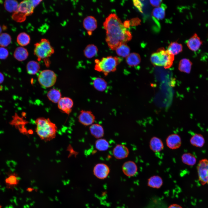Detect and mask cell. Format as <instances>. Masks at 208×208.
Instances as JSON below:
<instances>
[{"mask_svg": "<svg viewBox=\"0 0 208 208\" xmlns=\"http://www.w3.org/2000/svg\"><path fill=\"white\" fill-rule=\"evenodd\" d=\"M103 26L106 31V42L112 50H115L132 39L131 33L127 29L123 23L115 14H111L106 18Z\"/></svg>", "mask_w": 208, "mask_h": 208, "instance_id": "1", "label": "cell"}, {"mask_svg": "<svg viewBox=\"0 0 208 208\" xmlns=\"http://www.w3.org/2000/svg\"><path fill=\"white\" fill-rule=\"evenodd\" d=\"M35 123L36 132L42 140L45 141H50L55 138L57 128L49 118L40 117L37 118Z\"/></svg>", "mask_w": 208, "mask_h": 208, "instance_id": "2", "label": "cell"}, {"mask_svg": "<svg viewBox=\"0 0 208 208\" xmlns=\"http://www.w3.org/2000/svg\"><path fill=\"white\" fill-rule=\"evenodd\" d=\"M122 61L121 58L112 56L104 57L100 60L96 59L95 60L94 70L101 72L107 76L109 73L115 71Z\"/></svg>", "mask_w": 208, "mask_h": 208, "instance_id": "3", "label": "cell"}, {"mask_svg": "<svg viewBox=\"0 0 208 208\" xmlns=\"http://www.w3.org/2000/svg\"><path fill=\"white\" fill-rule=\"evenodd\" d=\"M174 59V55L164 48H161L151 55L150 60L154 65L168 68L172 65Z\"/></svg>", "mask_w": 208, "mask_h": 208, "instance_id": "4", "label": "cell"}, {"mask_svg": "<svg viewBox=\"0 0 208 208\" xmlns=\"http://www.w3.org/2000/svg\"><path fill=\"white\" fill-rule=\"evenodd\" d=\"M54 52V50L51 46L49 40L46 38H42L38 42L34 44V53L39 61L42 60H46V64L48 58Z\"/></svg>", "mask_w": 208, "mask_h": 208, "instance_id": "5", "label": "cell"}, {"mask_svg": "<svg viewBox=\"0 0 208 208\" xmlns=\"http://www.w3.org/2000/svg\"><path fill=\"white\" fill-rule=\"evenodd\" d=\"M34 8L31 0L23 1L19 3L17 9L12 14V18L16 22H23L27 16L32 14Z\"/></svg>", "mask_w": 208, "mask_h": 208, "instance_id": "6", "label": "cell"}, {"mask_svg": "<svg viewBox=\"0 0 208 208\" xmlns=\"http://www.w3.org/2000/svg\"><path fill=\"white\" fill-rule=\"evenodd\" d=\"M57 76L55 73L50 70H45L39 74L38 80L40 84L44 88L52 86L55 83Z\"/></svg>", "mask_w": 208, "mask_h": 208, "instance_id": "7", "label": "cell"}, {"mask_svg": "<svg viewBox=\"0 0 208 208\" xmlns=\"http://www.w3.org/2000/svg\"><path fill=\"white\" fill-rule=\"evenodd\" d=\"M199 180L203 185L208 184V160H200L197 167Z\"/></svg>", "mask_w": 208, "mask_h": 208, "instance_id": "8", "label": "cell"}, {"mask_svg": "<svg viewBox=\"0 0 208 208\" xmlns=\"http://www.w3.org/2000/svg\"><path fill=\"white\" fill-rule=\"evenodd\" d=\"M110 168L106 164L99 163L96 164L93 169L94 175L97 178L103 179L106 178L110 172Z\"/></svg>", "mask_w": 208, "mask_h": 208, "instance_id": "9", "label": "cell"}, {"mask_svg": "<svg viewBox=\"0 0 208 208\" xmlns=\"http://www.w3.org/2000/svg\"><path fill=\"white\" fill-rule=\"evenodd\" d=\"M78 118L79 122L81 124L88 126L93 124L95 117L91 111L82 110L80 112Z\"/></svg>", "mask_w": 208, "mask_h": 208, "instance_id": "10", "label": "cell"}, {"mask_svg": "<svg viewBox=\"0 0 208 208\" xmlns=\"http://www.w3.org/2000/svg\"><path fill=\"white\" fill-rule=\"evenodd\" d=\"M203 44L202 41L196 33H194L186 42L188 48L193 52H196L198 50Z\"/></svg>", "mask_w": 208, "mask_h": 208, "instance_id": "11", "label": "cell"}, {"mask_svg": "<svg viewBox=\"0 0 208 208\" xmlns=\"http://www.w3.org/2000/svg\"><path fill=\"white\" fill-rule=\"evenodd\" d=\"M73 105V100L68 97L61 98L58 103V108L63 112L69 114Z\"/></svg>", "mask_w": 208, "mask_h": 208, "instance_id": "12", "label": "cell"}, {"mask_svg": "<svg viewBox=\"0 0 208 208\" xmlns=\"http://www.w3.org/2000/svg\"><path fill=\"white\" fill-rule=\"evenodd\" d=\"M167 146L169 148L175 150L180 148L181 144V140L180 136L176 133L169 135L166 140Z\"/></svg>", "mask_w": 208, "mask_h": 208, "instance_id": "13", "label": "cell"}, {"mask_svg": "<svg viewBox=\"0 0 208 208\" xmlns=\"http://www.w3.org/2000/svg\"><path fill=\"white\" fill-rule=\"evenodd\" d=\"M122 170L125 175L127 177H131L137 173L138 167L135 162L131 161H128L123 164Z\"/></svg>", "mask_w": 208, "mask_h": 208, "instance_id": "14", "label": "cell"}, {"mask_svg": "<svg viewBox=\"0 0 208 208\" xmlns=\"http://www.w3.org/2000/svg\"><path fill=\"white\" fill-rule=\"evenodd\" d=\"M113 154L116 159H121L125 158L129 155V151L127 147L122 144L116 145L113 149Z\"/></svg>", "mask_w": 208, "mask_h": 208, "instance_id": "15", "label": "cell"}, {"mask_svg": "<svg viewBox=\"0 0 208 208\" xmlns=\"http://www.w3.org/2000/svg\"><path fill=\"white\" fill-rule=\"evenodd\" d=\"M83 26L87 31L89 35L92 34L93 31L97 27V21L93 16H89L85 18L83 21Z\"/></svg>", "mask_w": 208, "mask_h": 208, "instance_id": "16", "label": "cell"}, {"mask_svg": "<svg viewBox=\"0 0 208 208\" xmlns=\"http://www.w3.org/2000/svg\"><path fill=\"white\" fill-rule=\"evenodd\" d=\"M150 149L155 153H158L162 150L164 145L161 140L156 136L152 137L149 142Z\"/></svg>", "mask_w": 208, "mask_h": 208, "instance_id": "17", "label": "cell"}, {"mask_svg": "<svg viewBox=\"0 0 208 208\" xmlns=\"http://www.w3.org/2000/svg\"><path fill=\"white\" fill-rule=\"evenodd\" d=\"M89 130L91 134L96 138H101L104 136V129L103 127L99 124H92L90 127Z\"/></svg>", "mask_w": 208, "mask_h": 208, "instance_id": "18", "label": "cell"}, {"mask_svg": "<svg viewBox=\"0 0 208 208\" xmlns=\"http://www.w3.org/2000/svg\"><path fill=\"white\" fill-rule=\"evenodd\" d=\"M92 84L96 90L101 92L105 90L107 86V83L105 80L103 78L99 77L93 78Z\"/></svg>", "mask_w": 208, "mask_h": 208, "instance_id": "19", "label": "cell"}, {"mask_svg": "<svg viewBox=\"0 0 208 208\" xmlns=\"http://www.w3.org/2000/svg\"><path fill=\"white\" fill-rule=\"evenodd\" d=\"M14 58L19 61H23L27 58L29 53L27 50L23 47L16 48L14 53Z\"/></svg>", "mask_w": 208, "mask_h": 208, "instance_id": "20", "label": "cell"}, {"mask_svg": "<svg viewBox=\"0 0 208 208\" xmlns=\"http://www.w3.org/2000/svg\"><path fill=\"white\" fill-rule=\"evenodd\" d=\"M205 141L203 136L199 133L194 134L190 140V142L192 146L199 148H201L204 146Z\"/></svg>", "mask_w": 208, "mask_h": 208, "instance_id": "21", "label": "cell"}, {"mask_svg": "<svg viewBox=\"0 0 208 208\" xmlns=\"http://www.w3.org/2000/svg\"><path fill=\"white\" fill-rule=\"evenodd\" d=\"M141 58L139 55L136 53H132L126 57V62L127 65L130 66L138 65L140 62Z\"/></svg>", "mask_w": 208, "mask_h": 208, "instance_id": "22", "label": "cell"}, {"mask_svg": "<svg viewBox=\"0 0 208 208\" xmlns=\"http://www.w3.org/2000/svg\"><path fill=\"white\" fill-rule=\"evenodd\" d=\"M192 65V62L189 60L184 58L179 62V69L181 72L189 73L191 71Z\"/></svg>", "mask_w": 208, "mask_h": 208, "instance_id": "23", "label": "cell"}, {"mask_svg": "<svg viewBox=\"0 0 208 208\" xmlns=\"http://www.w3.org/2000/svg\"><path fill=\"white\" fill-rule=\"evenodd\" d=\"M163 181L161 177L158 175H154L149 178L148 181V186L155 188H159L163 184Z\"/></svg>", "mask_w": 208, "mask_h": 208, "instance_id": "24", "label": "cell"}, {"mask_svg": "<svg viewBox=\"0 0 208 208\" xmlns=\"http://www.w3.org/2000/svg\"><path fill=\"white\" fill-rule=\"evenodd\" d=\"M25 122L23 118L18 116L16 114L13 117V120L10 122V124L15 126L16 128H18L21 132H24L25 130L24 129V125L25 124Z\"/></svg>", "mask_w": 208, "mask_h": 208, "instance_id": "25", "label": "cell"}, {"mask_svg": "<svg viewBox=\"0 0 208 208\" xmlns=\"http://www.w3.org/2000/svg\"><path fill=\"white\" fill-rule=\"evenodd\" d=\"M181 159L183 163L189 166L195 165L196 162V159L195 156L189 153L183 154Z\"/></svg>", "mask_w": 208, "mask_h": 208, "instance_id": "26", "label": "cell"}, {"mask_svg": "<svg viewBox=\"0 0 208 208\" xmlns=\"http://www.w3.org/2000/svg\"><path fill=\"white\" fill-rule=\"evenodd\" d=\"M47 96L49 99L54 103H58L61 98V94L58 90L53 88L47 93Z\"/></svg>", "mask_w": 208, "mask_h": 208, "instance_id": "27", "label": "cell"}, {"mask_svg": "<svg viewBox=\"0 0 208 208\" xmlns=\"http://www.w3.org/2000/svg\"><path fill=\"white\" fill-rule=\"evenodd\" d=\"M19 179L17 175L15 173H12L9 175L6 179L5 182L7 187L12 188L17 185L19 183Z\"/></svg>", "mask_w": 208, "mask_h": 208, "instance_id": "28", "label": "cell"}, {"mask_svg": "<svg viewBox=\"0 0 208 208\" xmlns=\"http://www.w3.org/2000/svg\"><path fill=\"white\" fill-rule=\"evenodd\" d=\"M16 41L19 45L23 47L27 45L29 43L30 38L28 34L22 32L19 33L17 36Z\"/></svg>", "mask_w": 208, "mask_h": 208, "instance_id": "29", "label": "cell"}, {"mask_svg": "<svg viewBox=\"0 0 208 208\" xmlns=\"http://www.w3.org/2000/svg\"><path fill=\"white\" fill-rule=\"evenodd\" d=\"M39 64L36 61L31 60L26 65L27 73L30 75H35L38 72L40 69Z\"/></svg>", "mask_w": 208, "mask_h": 208, "instance_id": "30", "label": "cell"}, {"mask_svg": "<svg viewBox=\"0 0 208 208\" xmlns=\"http://www.w3.org/2000/svg\"><path fill=\"white\" fill-rule=\"evenodd\" d=\"M98 49L96 46L93 44L88 45L83 51L84 54L88 58H91L97 53Z\"/></svg>", "mask_w": 208, "mask_h": 208, "instance_id": "31", "label": "cell"}, {"mask_svg": "<svg viewBox=\"0 0 208 208\" xmlns=\"http://www.w3.org/2000/svg\"><path fill=\"white\" fill-rule=\"evenodd\" d=\"M19 3L14 0H7L4 1V6L5 10L10 12H14L17 10Z\"/></svg>", "mask_w": 208, "mask_h": 208, "instance_id": "32", "label": "cell"}, {"mask_svg": "<svg viewBox=\"0 0 208 208\" xmlns=\"http://www.w3.org/2000/svg\"><path fill=\"white\" fill-rule=\"evenodd\" d=\"M167 50L169 53L174 55L182 51L183 46L177 42H172L168 46Z\"/></svg>", "mask_w": 208, "mask_h": 208, "instance_id": "33", "label": "cell"}, {"mask_svg": "<svg viewBox=\"0 0 208 208\" xmlns=\"http://www.w3.org/2000/svg\"><path fill=\"white\" fill-rule=\"evenodd\" d=\"M117 55L122 57H126L130 54V49L126 44H123L117 47L115 50Z\"/></svg>", "mask_w": 208, "mask_h": 208, "instance_id": "34", "label": "cell"}, {"mask_svg": "<svg viewBox=\"0 0 208 208\" xmlns=\"http://www.w3.org/2000/svg\"><path fill=\"white\" fill-rule=\"evenodd\" d=\"M153 16L158 20L163 19L165 15V8L164 6L161 5L156 7L153 10Z\"/></svg>", "mask_w": 208, "mask_h": 208, "instance_id": "35", "label": "cell"}, {"mask_svg": "<svg viewBox=\"0 0 208 208\" xmlns=\"http://www.w3.org/2000/svg\"><path fill=\"white\" fill-rule=\"evenodd\" d=\"M96 148L100 151H104L108 149L109 144L108 142L105 139L100 138L97 139L95 142Z\"/></svg>", "mask_w": 208, "mask_h": 208, "instance_id": "36", "label": "cell"}, {"mask_svg": "<svg viewBox=\"0 0 208 208\" xmlns=\"http://www.w3.org/2000/svg\"><path fill=\"white\" fill-rule=\"evenodd\" d=\"M12 38L11 36L6 33H1L0 34V46L5 47L8 46L11 43Z\"/></svg>", "mask_w": 208, "mask_h": 208, "instance_id": "37", "label": "cell"}, {"mask_svg": "<svg viewBox=\"0 0 208 208\" xmlns=\"http://www.w3.org/2000/svg\"><path fill=\"white\" fill-rule=\"evenodd\" d=\"M9 52L6 48L4 47H0V59L4 60L6 59L9 55Z\"/></svg>", "mask_w": 208, "mask_h": 208, "instance_id": "38", "label": "cell"}, {"mask_svg": "<svg viewBox=\"0 0 208 208\" xmlns=\"http://www.w3.org/2000/svg\"><path fill=\"white\" fill-rule=\"evenodd\" d=\"M133 1L134 5L140 11H142V4L141 2L140 1L138 0H134Z\"/></svg>", "mask_w": 208, "mask_h": 208, "instance_id": "39", "label": "cell"}, {"mask_svg": "<svg viewBox=\"0 0 208 208\" xmlns=\"http://www.w3.org/2000/svg\"><path fill=\"white\" fill-rule=\"evenodd\" d=\"M151 4L153 6L157 7L160 5L162 1L161 0H150Z\"/></svg>", "mask_w": 208, "mask_h": 208, "instance_id": "40", "label": "cell"}, {"mask_svg": "<svg viewBox=\"0 0 208 208\" xmlns=\"http://www.w3.org/2000/svg\"><path fill=\"white\" fill-rule=\"evenodd\" d=\"M31 1L33 5L35 8L36 6L39 5L41 1V0H31Z\"/></svg>", "mask_w": 208, "mask_h": 208, "instance_id": "41", "label": "cell"}, {"mask_svg": "<svg viewBox=\"0 0 208 208\" xmlns=\"http://www.w3.org/2000/svg\"><path fill=\"white\" fill-rule=\"evenodd\" d=\"M168 208H182L180 205L177 204H173L170 205Z\"/></svg>", "mask_w": 208, "mask_h": 208, "instance_id": "42", "label": "cell"}, {"mask_svg": "<svg viewBox=\"0 0 208 208\" xmlns=\"http://www.w3.org/2000/svg\"><path fill=\"white\" fill-rule=\"evenodd\" d=\"M4 80V77L3 74L0 72V84L3 83Z\"/></svg>", "mask_w": 208, "mask_h": 208, "instance_id": "43", "label": "cell"}, {"mask_svg": "<svg viewBox=\"0 0 208 208\" xmlns=\"http://www.w3.org/2000/svg\"><path fill=\"white\" fill-rule=\"evenodd\" d=\"M27 190H28L27 191L29 192H31L33 190L32 188H28V189Z\"/></svg>", "mask_w": 208, "mask_h": 208, "instance_id": "44", "label": "cell"}, {"mask_svg": "<svg viewBox=\"0 0 208 208\" xmlns=\"http://www.w3.org/2000/svg\"><path fill=\"white\" fill-rule=\"evenodd\" d=\"M2 29L1 26L0 25V34L1 33Z\"/></svg>", "mask_w": 208, "mask_h": 208, "instance_id": "45", "label": "cell"}, {"mask_svg": "<svg viewBox=\"0 0 208 208\" xmlns=\"http://www.w3.org/2000/svg\"><path fill=\"white\" fill-rule=\"evenodd\" d=\"M1 207H2V206L1 205H0V208H1Z\"/></svg>", "mask_w": 208, "mask_h": 208, "instance_id": "46", "label": "cell"}]
</instances>
